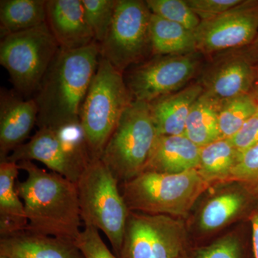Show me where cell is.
<instances>
[{
  "label": "cell",
  "mask_w": 258,
  "mask_h": 258,
  "mask_svg": "<svg viewBox=\"0 0 258 258\" xmlns=\"http://www.w3.org/2000/svg\"><path fill=\"white\" fill-rule=\"evenodd\" d=\"M97 42L77 50L60 49L33 95L38 128L80 121L81 107L99 63Z\"/></svg>",
  "instance_id": "cell-1"
},
{
  "label": "cell",
  "mask_w": 258,
  "mask_h": 258,
  "mask_svg": "<svg viewBox=\"0 0 258 258\" xmlns=\"http://www.w3.org/2000/svg\"><path fill=\"white\" fill-rule=\"evenodd\" d=\"M18 164L28 174L16 184L28 219L25 230L75 242L82 220L76 184L31 161Z\"/></svg>",
  "instance_id": "cell-2"
},
{
  "label": "cell",
  "mask_w": 258,
  "mask_h": 258,
  "mask_svg": "<svg viewBox=\"0 0 258 258\" xmlns=\"http://www.w3.org/2000/svg\"><path fill=\"white\" fill-rule=\"evenodd\" d=\"M210 186L198 169L178 174L145 171L123 183L122 195L130 211L186 217Z\"/></svg>",
  "instance_id": "cell-3"
},
{
  "label": "cell",
  "mask_w": 258,
  "mask_h": 258,
  "mask_svg": "<svg viewBox=\"0 0 258 258\" xmlns=\"http://www.w3.org/2000/svg\"><path fill=\"white\" fill-rule=\"evenodd\" d=\"M123 73L100 57L80 113L91 159H100L125 109L133 101Z\"/></svg>",
  "instance_id": "cell-4"
},
{
  "label": "cell",
  "mask_w": 258,
  "mask_h": 258,
  "mask_svg": "<svg viewBox=\"0 0 258 258\" xmlns=\"http://www.w3.org/2000/svg\"><path fill=\"white\" fill-rule=\"evenodd\" d=\"M118 184L100 159L90 161L76 182L84 225L101 230L119 257L130 210Z\"/></svg>",
  "instance_id": "cell-5"
},
{
  "label": "cell",
  "mask_w": 258,
  "mask_h": 258,
  "mask_svg": "<svg viewBox=\"0 0 258 258\" xmlns=\"http://www.w3.org/2000/svg\"><path fill=\"white\" fill-rule=\"evenodd\" d=\"M158 136L149 103L133 101L122 115L100 159L118 182L124 183L143 172Z\"/></svg>",
  "instance_id": "cell-6"
},
{
  "label": "cell",
  "mask_w": 258,
  "mask_h": 258,
  "mask_svg": "<svg viewBox=\"0 0 258 258\" xmlns=\"http://www.w3.org/2000/svg\"><path fill=\"white\" fill-rule=\"evenodd\" d=\"M59 50L46 23L2 37L0 63L15 92L26 97L35 94Z\"/></svg>",
  "instance_id": "cell-7"
},
{
  "label": "cell",
  "mask_w": 258,
  "mask_h": 258,
  "mask_svg": "<svg viewBox=\"0 0 258 258\" xmlns=\"http://www.w3.org/2000/svg\"><path fill=\"white\" fill-rule=\"evenodd\" d=\"M38 161L51 171L76 184L93 160L81 122L57 128H41L29 142L15 149L5 161Z\"/></svg>",
  "instance_id": "cell-8"
},
{
  "label": "cell",
  "mask_w": 258,
  "mask_h": 258,
  "mask_svg": "<svg viewBox=\"0 0 258 258\" xmlns=\"http://www.w3.org/2000/svg\"><path fill=\"white\" fill-rule=\"evenodd\" d=\"M151 13L146 1L118 0L106 38L100 44L101 58L120 72L141 63L149 52Z\"/></svg>",
  "instance_id": "cell-9"
},
{
  "label": "cell",
  "mask_w": 258,
  "mask_h": 258,
  "mask_svg": "<svg viewBox=\"0 0 258 258\" xmlns=\"http://www.w3.org/2000/svg\"><path fill=\"white\" fill-rule=\"evenodd\" d=\"M186 243V229L181 220L130 212L119 257L179 258Z\"/></svg>",
  "instance_id": "cell-10"
},
{
  "label": "cell",
  "mask_w": 258,
  "mask_h": 258,
  "mask_svg": "<svg viewBox=\"0 0 258 258\" xmlns=\"http://www.w3.org/2000/svg\"><path fill=\"white\" fill-rule=\"evenodd\" d=\"M199 64L196 52L155 55L132 69L124 78L125 84L134 101L149 103L184 88Z\"/></svg>",
  "instance_id": "cell-11"
},
{
  "label": "cell",
  "mask_w": 258,
  "mask_h": 258,
  "mask_svg": "<svg viewBox=\"0 0 258 258\" xmlns=\"http://www.w3.org/2000/svg\"><path fill=\"white\" fill-rule=\"evenodd\" d=\"M204 53L250 47L258 36V0H243L217 18L202 21L195 31Z\"/></svg>",
  "instance_id": "cell-12"
},
{
  "label": "cell",
  "mask_w": 258,
  "mask_h": 258,
  "mask_svg": "<svg viewBox=\"0 0 258 258\" xmlns=\"http://www.w3.org/2000/svg\"><path fill=\"white\" fill-rule=\"evenodd\" d=\"M257 62L247 51L215 64L204 77V91L220 102L254 93Z\"/></svg>",
  "instance_id": "cell-13"
},
{
  "label": "cell",
  "mask_w": 258,
  "mask_h": 258,
  "mask_svg": "<svg viewBox=\"0 0 258 258\" xmlns=\"http://www.w3.org/2000/svg\"><path fill=\"white\" fill-rule=\"evenodd\" d=\"M38 109L33 98L23 100L18 93L1 90L0 158L5 161L24 144L37 123Z\"/></svg>",
  "instance_id": "cell-14"
},
{
  "label": "cell",
  "mask_w": 258,
  "mask_h": 258,
  "mask_svg": "<svg viewBox=\"0 0 258 258\" xmlns=\"http://www.w3.org/2000/svg\"><path fill=\"white\" fill-rule=\"evenodd\" d=\"M46 23L60 49L77 50L95 42L82 0H47Z\"/></svg>",
  "instance_id": "cell-15"
},
{
  "label": "cell",
  "mask_w": 258,
  "mask_h": 258,
  "mask_svg": "<svg viewBox=\"0 0 258 258\" xmlns=\"http://www.w3.org/2000/svg\"><path fill=\"white\" fill-rule=\"evenodd\" d=\"M0 254L15 258H84L74 241L27 230L1 237Z\"/></svg>",
  "instance_id": "cell-16"
},
{
  "label": "cell",
  "mask_w": 258,
  "mask_h": 258,
  "mask_svg": "<svg viewBox=\"0 0 258 258\" xmlns=\"http://www.w3.org/2000/svg\"><path fill=\"white\" fill-rule=\"evenodd\" d=\"M203 92V85L195 83L149 103L158 135H184L191 108Z\"/></svg>",
  "instance_id": "cell-17"
},
{
  "label": "cell",
  "mask_w": 258,
  "mask_h": 258,
  "mask_svg": "<svg viewBox=\"0 0 258 258\" xmlns=\"http://www.w3.org/2000/svg\"><path fill=\"white\" fill-rule=\"evenodd\" d=\"M200 152L184 135L158 136L144 171L178 174L198 169Z\"/></svg>",
  "instance_id": "cell-18"
},
{
  "label": "cell",
  "mask_w": 258,
  "mask_h": 258,
  "mask_svg": "<svg viewBox=\"0 0 258 258\" xmlns=\"http://www.w3.org/2000/svg\"><path fill=\"white\" fill-rule=\"evenodd\" d=\"M18 164L12 161L0 163V234L1 237L25 231L28 219L23 201L16 189Z\"/></svg>",
  "instance_id": "cell-19"
},
{
  "label": "cell",
  "mask_w": 258,
  "mask_h": 258,
  "mask_svg": "<svg viewBox=\"0 0 258 258\" xmlns=\"http://www.w3.org/2000/svg\"><path fill=\"white\" fill-rule=\"evenodd\" d=\"M222 102L204 91L190 111L186 120L184 135L198 147L221 139L219 113Z\"/></svg>",
  "instance_id": "cell-20"
},
{
  "label": "cell",
  "mask_w": 258,
  "mask_h": 258,
  "mask_svg": "<svg viewBox=\"0 0 258 258\" xmlns=\"http://www.w3.org/2000/svg\"><path fill=\"white\" fill-rule=\"evenodd\" d=\"M150 40L154 55H184L198 50L195 32L154 14L151 17Z\"/></svg>",
  "instance_id": "cell-21"
},
{
  "label": "cell",
  "mask_w": 258,
  "mask_h": 258,
  "mask_svg": "<svg viewBox=\"0 0 258 258\" xmlns=\"http://www.w3.org/2000/svg\"><path fill=\"white\" fill-rule=\"evenodd\" d=\"M47 0H1L2 37L46 23Z\"/></svg>",
  "instance_id": "cell-22"
},
{
  "label": "cell",
  "mask_w": 258,
  "mask_h": 258,
  "mask_svg": "<svg viewBox=\"0 0 258 258\" xmlns=\"http://www.w3.org/2000/svg\"><path fill=\"white\" fill-rule=\"evenodd\" d=\"M240 154L229 139H221L201 147L198 170L211 186L230 181Z\"/></svg>",
  "instance_id": "cell-23"
},
{
  "label": "cell",
  "mask_w": 258,
  "mask_h": 258,
  "mask_svg": "<svg viewBox=\"0 0 258 258\" xmlns=\"http://www.w3.org/2000/svg\"><path fill=\"white\" fill-rule=\"evenodd\" d=\"M244 206V198L235 190L224 191L210 199L200 212L199 225L204 232L222 228L240 214Z\"/></svg>",
  "instance_id": "cell-24"
},
{
  "label": "cell",
  "mask_w": 258,
  "mask_h": 258,
  "mask_svg": "<svg viewBox=\"0 0 258 258\" xmlns=\"http://www.w3.org/2000/svg\"><path fill=\"white\" fill-rule=\"evenodd\" d=\"M258 111V98L254 93L222 102L219 125L222 139H230Z\"/></svg>",
  "instance_id": "cell-25"
},
{
  "label": "cell",
  "mask_w": 258,
  "mask_h": 258,
  "mask_svg": "<svg viewBox=\"0 0 258 258\" xmlns=\"http://www.w3.org/2000/svg\"><path fill=\"white\" fill-rule=\"evenodd\" d=\"M151 13L195 32L201 20L184 0H147Z\"/></svg>",
  "instance_id": "cell-26"
},
{
  "label": "cell",
  "mask_w": 258,
  "mask_h": 258,
  "mask_svg": "<svg viewBox=\"0 0 258 258\" xmlns=\"http://www.w3.org/2000/svg\"><path fill=\"white\" fill-rule=\"evenodd\" d=\"M118 0H82L88 25L98 45L106 38L113 21Z\"/></svg>",
  "instance_id": "cell-27"
},
{
  "label": "cell",
  "mask_w": 258,
  "mask_h": 258,
  "mask_svg": "<svg viewBox=\"0 0 258 258\" xmlns=\"http://www.w3.org/2000/svg\"><path fill=\"white\" fill-rule=\"evenodd\" d=\"M229 181H237L258 198V144L240 154Z\"/></svg>",
  "instance_id": "cell-28"
},
{
  "label": "cell",
  "mask_w": 258,
  "mask_h": 258,
  "mask_svg": "<svg viewBox=\"0 0 258 258\" xmlns=\"http://www.w3.org/2000/svg\"><path fill=\"white\" fill-rule=\"evenodd\" d=\"M75 244L84 258H120L108 249L102 240L99 230L91 225H85Z\"/></svg>",
  "instance_id": "cell-29"
},
{
  "label": "cell",
  "mask_w": 258,
  "mask_h": 258,
  "mask_svg": "<svg viewBox=\"0 0 258 258\" xmlns=\"http://www.w3.org/2000/svg\"><path fill=\"white\" fill-rule=\"evenodd\" d=\"M201 21L217 18L241 4L243 0H186Z\"/></svg>",
  "instance_id": "cell-30"
},
{
  "label": "cell",
  "mask_w": 258,
  "mask_h": 258,
  "mask_svg": "<svg viewBox=\"0 0 258 258\" xmlns=\"http://www.w3.org/2000/svg\"><path fill=\"white\" fill-rule=\"evenodd\" d=\"M240 246L232 235L222 237L215 242L199 249L195 258H240Z\"/></svg>",
  "instance_id": "cell-31"
},
{
  "label": "cell",
  "mask_w": 258,
  "mask_h": 258,
  "mask_svg": "<svg viewBox=\"0 0 258 258\" xmlns=\"http://www.w3.org/2000/svg\"><path fill=\"white\" fill-rule=\"evenodd\" d=\"M240 155L258 144V115L247 120L240 130L229 139Z\"/></svg>",
  "instance_id": "cell-32"
},
{
  "label": "cell",
  "mask_w": 258,
  "mask_h": 258,
  "mask_svg": "<svg viewBox=\"0 0 258 258\" xmlns=\"http://www.w3.org/2000/svg\"><path fill=\"white\" fill-rule=\"evenodd\" d=\"M251 223L252 229V244L254 258H258V212L253 214L251 217Z\"/></svg>",
  "instance_id": "cell-33"
},
{
  "label": "cell",
  "mask_w": 258,
  "mask_h": 258,
  "mask_svg": "<svg viewBox=\"0 0 258 258\" xmlns=\"http://www.w3.org/2000/svg\"><path fill=\"white\" fill-rule=\"evenodd\" d=\"M247 49L248 50H247V52H248L249 55L254 59L256 62H258V36L254 43Z\"/></svg>",
  "instance_id": "cell-34"
},
{
  "label": "cell",
  "mask_w": 258,
  "mask_h": 258,
  "mask_svg": "<svg viewBox=\"0 0 258 258\" xmlns=\"http://www.w3.org/2000/svg\"><path fill=\"white\" fill-rule=\"evenodd\" d=\"M257 80H256L255 86H254V94L255 95L256 97L258 98V62H257Z\"/></svg>",
  "instance_id": "cell-35"
},
{
  "label": "cell",
  "mask_w": 258,
  "mask_h": 258,
  "mask_svg": "<svg viewBox=\"0 0 258 258\" xmlns=\"http://www.w3.org/2000/svg\"><path fill=\"white\" fill-rule=\"evenodd\" d=\"M0 258H15L9 257V256L3 255V254H0Z\"/></svg>",
  "instance_id": "cell-36"
},
{
  "label": "cell",
  "mask_w": 258,
  "mask_h": 258,
  "mask_svg": "<svg viewBox=\"0 0 258 258\" xmlns=\"http://www.w3.org/2000/svg\"><path fill=\"white\" fill-rule=\"evenodd\" d=\"M179 258H185L184 256H181V257H180Z\"/></svg>",
  "instance_id": "cell-37"
},
{
  "label": "cell",
  "mask_w": 258,
  "mask_h": 258,
  "mask_svg": "<svg viewBox=\"0 0 258 258\" xmlns=\"http://www.w3.org/2000/svg\"><path fill=\"white\" fill-rule=\"evenodd\" d=\"M255 115H258V111H257V113H256V114H255Z\"/></svg>",
  "instance_id": "cell-38"
}]
</instances>
